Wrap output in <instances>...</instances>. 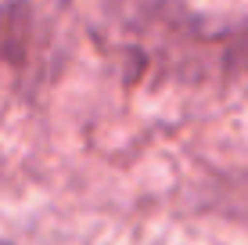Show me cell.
I'll return each instance as SVG.
<instances>
[{
  "instance_id": "6da1fadb",
  "label": "cell",
  "mask_w": 248,
  "mask_h": 245,
  "mask_svg": "<svg viewBox=\"0 0 248 245\" xmlns=\"http://www.w3.org/2000/svg\"><path fill=\"white\" fill-rule=\"evenodd\" d=\"M0 245H15V242H7V238H0Z\"/></svg>"
}]
</instances>
